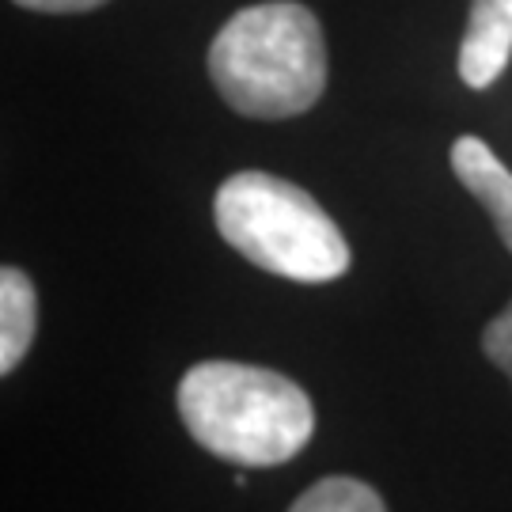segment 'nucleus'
<instances>
[{
    "label": "nucleus",
    "mask_w": 512,
    "mask_h": 512,
    "mask_svg": "<svg viewBox=\"0 0 512 512\" xmlns=\"http://www.w3.org/2000/svg\"><path fill=\"white\" fill-rule=\"evenodd\" d=\"M209 80L243 118H293L327 88V42L311 8L296 0L251 4L209 46Z\"/></svg>",
    "instance_id": "1"
},
{
    "label": "nucleus",
    "mask_w": 512,
    "mask_h": 512,
    "mask_svg": "<svg viewBox=\"0 0 512 512\" xmlns=\"http://www.w3.org/2000/svg\"><path fill=\"white\" fill-rule=\"evenodd\" d=\"M186 433L224 463L277 467L315 433V410L289 376L236 361H202L175 391Z\"/></svg>",
    "instance_id": "2"
},
{
    "label": "nucleus",
    "mask_w": 512,
    "mask_h": 512,
    "mask_svg": "<svg viewBox=\"0 0 512 512\" xmlns=\"http://www.w3.org/2000/svg\"><path fill=\"white\" fill-rule=\"evenodd\" d=\"M217 232L247 262L300 285H323L349 270V243L323 205L289 179L239 171L217 190Z\"/></svg>",
    "instance_id": "3"
},
{
    "label": "nucleus",
    "mask_w": 512,
    "mask_h": 512,
    "mask_svg": "<svg viewBox=\"0 0 512 512\" xmlns=\"http://www.w3.org/2000/svg\"><path fill=\"white\" fill-rule=\"evenodd\" d=\"M512 0H471V19L459 46V76L467 88H490L509 69Z\"/></svg>",
    "instance_id": "4"
},
{
    "label": "nucleus",
    "mask_w": 512,
    "mask_h": 512,
    "mask_svg": "<svg viewBox=\"0 0 512 512\" xmlns=\"http://www.w3.org/2000/svg\"><path fill=\"white\" fill-rule=\"evenodd\" d=\"M452 171L463 190L482 202V209L494 220L501 243L512 251V171L494 156V148L482 137H459L452 145Z\"/></svg>",
    "instance_id": "5"
},
{
    "label": "nucleus",
    "mask_w": 512,
    "mask_h": 512,
    "mask_svg": "<svg viewBox=\"0 0 512 512\" xmlns=\"http://www.w3.org/2000/svg\"><path fill=\"white\" fill-rule=\"evenodd\" d=\"M38 327V296L31 277L4 266L0 270V372H16V365L27 357Z\"/></svg>",
    "instance_id": "6"
},
{
    "label": "nucleus",
    "mask_w": 512,
    "mask_h": 512,
    "mask_svg": "<svg viewBox=\"0 0 512 512\" xmlns=\"http://www.w3.org/2000/svg\"><path fill=\"white\" fill-rule=\"evenodd\" d=\"M289 512H387L384 497L376 494L368 482L346 475L319 478L293 501Z\"/></svg>",
    "instance_id": "7"
},
{
    "label": "nucleus",
    "mask_w": 512,
    "mask_h": 512,
    "mask_svg": "<svg viewBox=\"0 0 512 512\" xmlns=\"http://www.w3.org/2000/svg\"><path fill=\"white\" fill-rule=\"evenodd\" d=\"M482 349H486V357H490V361L512 380V304L497 315L490 327H486V334H482Z\"/></svg>",
    "instance_id": "8"
},
{
    "label": "nucleus",
    "mask_w": 512,
    "mask_h": 512,
    "mask_svg": "<svg viewBox=\"0 0 512 512\" xmlns=\"http://www.w3.org/2000/svg\"><path fill=\"white\" fill-rule=\"evenodd\" d=\"M16 4L31 12H46V16H73V12H92L107 0H16Z\"/></svg>",
    "instance_id": "9"
}]
</instances>
